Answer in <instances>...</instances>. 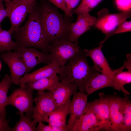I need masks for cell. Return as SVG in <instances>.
Segmentation results:
<instances>
[{
    "label": "cell",
    "mask_w": 131,
    "mask_h": 131,
    "mask_svg": "<svg viewBox=\"0 0 131 131\" xmlns=\"http://www.w3.org/2000/svg\"><path fill=\"white\" fill-rule=\"evenodd\" d=\"M37 6L49 44L69 41L70 18L64 16L47 0H40Z\"/></svg>",
    "instance_id": "2"
},
{
    "label": "cell",
    "mask_w": 131,
    "mask_h": 131,
    "mask_svg": "<svg viewBox=\"0 0 131 131\" xmlns=\"http://www.w3.org/2000/svg\"><path fill=\"white\" fill-rule=\"evenodd\" d=\"M108 99L110 118L111 131H120L123 120V113L125 97L122 98L115 92L113 95H106Z\"/></svg>",
    "instance_id": "11"
},
{
    "label": "cell",
    "mask_w": 131,
    "mask_h": 131,
    "mask_svg": "<svg viewBox=\"0 0 131 131\" xmlns=\"http://www.w3.org/2000/svg\"><path fill=\"white\" fill-rule=\"evenodd\" d=\"M125 102L123 113V120L120 131H131V102L128 95L124 94Z\"/></svg>",
    "instance_id": "26"
},
{
    "label": "cell",
    "mask_w": 131,
    "mask_h": 131,
    "mask_svg": "<svg viewBox=\"0 0 131 131\" xmlns=\"http://www.w3.org/2000/svg\"><path fill=\"white\" fill-rule=\"evenodd\" d=\"M131 16V9L119 13L107 14L97 18L94 26L106 35Z\"/></svg>",
    "instance_id": "12"
},
{
    "label": "cell",
    "mask_w": 131,
    "mask_h": 131,
    "mask_svg": "<svg viewBox=\"0 0 131 131\" xmlns=\"http://www.w3.org/2000/svg\"><path fill=\"white\" fill-rule=\"evenodd\" d=\"M33 101L35 106L31 119L36 125L39 122H44L49 115L58 108L49 91L38 92Z\"/></svg>",
    "instance_id": "5"
},
{
    "label": "cell",
    "mask_w": 131,
    "mask_h": 131,
    "mask_svg": "<svg viewBox=\"0 0 131 131\" xmlns=\"http://www.w3.org/2000/svg\"><path fill=\"white\" fill-rule=\"evenodd\" d=\"M111 87L118 91L121 89L115 82L105 74L99 73L89 81L85 88V93L88 95L102 88Z\"/></svg>",
    "instance_id": "19"
},
{
    "label": "cell",
    "mask_w": 131,
    "mask_h": 131,
    "mask_svg": "<svg viewBox=\"0 0 131 131\" xmlns=\"http://www.w3.org/2000/svg\"><path fill=\"white\" fill-rule=\"evenodd\" d=\"M83 50L79 51L65 66L60 67L58 74L60 81L66 80L76 86L79 91L85 93V88L90 80L99 73L90 66Z\"/></svg>",
    "instance_id": "3"
},
{
    "label": "cell",
    "mask_w": 131,
    "mask_h": 131,
    "mask_svg": "<svg viewBox=\"0 0 131 131\" xmlns=\"http://www.w3.org/2000/svg\"><path fill=\"white\" fill-rule=\"evenodd\" d=\"M1 62L0 61V70L1 69Z\"/></svg>",
    "instance_id": "35"
},
{
    "label": "cell",
    "mask_w": 131,
    "mask_h": 131,
    "mask_svg": "<svg viewBox=\"0 0 131 131\" xmlns=\"http://www.w3.org/2000/svg\"><path fill=\"white\" fill-rule=\"evenodd\" d=\"M53 5L62 10L65 13V16L71 18L73 14L67 10L63 0H47Z\"/></svg>",
    "instance_id": "28"
},
{
    "label": "cell",
    "mask_w": 131,
    "mask_h": 131,
    "mask_svg": "<svg viewBox=\"0 0 131 131\" xmlns=\"http://www.w3.org/2000/svg\"><path fill=\"white\" fill-rule=\"evenodd\" d=\"M99 131L96 117L87 104L81 115L74 125L72 131Z\"/></svg>",
    "instance_id": "17"
},
{
    "label": "cell",
    "mask_w": 131,
    "mask_h": 131,
    "mask_svg": "<svg viewBox=\"0 0 131 131\" xmlns=\"http://www.w3.org/2000/svg\"><path fill=\"white\" fill-rule=\"evenodd\" d=\"M131 22L126 20L120 24L113 31L106 35L105 39L100 43L104 44L110 37L114 35L131 31Z\"/></svg>",
    "instance_id": "27"
},
{
    "label": "cell",
    "mask_w": 131,
    "mask_h": 131,
    "mask_svg": "<svg viewBox=\"0 0 131 131\" xmlns=\"http://www.w3.org/2000/svg\"><path fill=\"white\" fill-rule=\"evenodd\" d=\"M35 0V1H36L37 0Z\"/></svg>",
    "instance_id": "36"
},
{
    "label": "cell",
    "mask_w": 131,
    "mask_h": 131,
    "mask_svg": "<svg viewBox=\"0 0 131 131\" xmlns=\"http://www.w3.org/2000/svg\"><path fill=\"white\" fill-rule=\"evenodd\" d=\"M78 89L76 85L66 80H63L51 92L52 98L58 107L69 103L71 97Z\"/></svg>",
    "instance_id": "15"
},
{
    "label": "cell",
    "mask_w": 131,
    "mask_h": 131,
    "mask_svg": "<svg viewBox=\"0 0 131 131\" xmlns=\"http://www.w3.org/2000/svg\"><path fill=\"white\" fill-rule=\"evenodd\" d=\"M88 95L80 91L73 94L69 104L70 116L67 124V131H72L75 122L81 115L87 104Z\"/></svg>",
    "instance_id": "13"
},
{
    "label": "cell",
    "mask_w": 131,
    "mask_h": 131,
    "mask_svg": "<svg viewBox=\"0 0 131 131\" xmlns=\"http://www.w3.org/2000/svg\"><path fill=\"white\" fill-rule=\"evenodd\" d=\"M22 59L27 68V74L38 65L52 62L49 53L40 51L33 47H18L15 50Z\"/></svg>",
    "instance_id": "9"
},
{
    "label": "cell",
    "mask_w": 131,
    "mask_h": 131,
    "mask_svg": "<svg viewBox=\"0 0 131 131\" xmlns=\"http://www.w3.org/2000/svg\"><path fill=\"white\" fill-rule=\"evenodd\" d=\"M78 42L67 41L51 45L50 53L52 62L60 67L65 66L80 50Z\"/></svg>",
    "instance_id": "8"
},
{
    "label": "cell",
    "mask_w": 131,
    "mask_h": 131,
    "mask_svg": "<svg viewBox=\"0 0 131 131\" xmlns=\"http://www.w3.org/2000/svg\"><path fill=\"white\" fill-rule=\"evenodd\" d=\"M99 96V98L88 103L87 105L96 117L99 131H111L112 123L108 99L103 93H100Z\"/></svg>",
    "instance_id": "7"
},
{
    "label": "cell",
    "mask_w": 131,
    "mask_h": 131,
    "mask_svg": "<svg viewBox=\"0 0 131 131\" xmlns=\"http://www.w3.org/2000/svg\"><path fill=\"white\" fill-rule=\"evenodd\" d=\"M3 0H0V27L2 21L4 19L7 17V14L6 8L3 4Z\"/></svg>",
    "instance_id": "33"
},
{
    "label": "cell",
    "mask_w": 131,
    "mask_h": 131,
    "mask_svg": "<svg viewBox=\"0 0 131 131\" xmlns=\"http://www.w3.org/2000/svg\"><path fill=\"white\" fill-rule=\"evenodd\" d=\"M60 68L55 63L51 62L32 73L25 74L20 80L19 85L20 87H24L29 82L58 74Z\"/></svg>",
    "instance_id": "18"
},
{
    "label": "cell",
    "mask_w": 131,
    "mask_h": 131,
    "mask_svg": "<svg viewBox=\"0 0 131 131\" xmlns=\"http://www.w3.org/2000/svg\"><path fill=\"white\" fill-rule=\"evenodd\" d=\"M103 45L100 43L97 47L83 50L87 56L90 57L92 60L95 68L100 73L105 74L115 81L114 72L110 67L102 50Z\"/></svg>",
    "instance_id": "16"
},
{
    "label": "cell",
    "mask_w": 131,
    "mask_h": 131,
    "mask_svg": "<svg viewBox=\"0 0 131 131\" xmlns=\"http://www.w3.org/2000/svg\"><path fill=\"white\" fill-rule=\"evenodd\" d=\"M69 104V103L58 107L49 115L44 122L63 131H67L66 122L70 112Z\"/></svg>",
    "instance_id": "20"
},
{
    "label": "cell",
    "mask_w": 131,
    "mask_h": 131,
    "mask_svg": "<svg viewBox=\"0 0 131 131\" xmlns=\"http://www.w3.org/2000/svg\"><path fill=\"white\" fill-rule=\"evenodd\" d=\"M60 81L59 76L55 74L48 77L30 82L26 84L24 87L29 89L33 91H44L47 90L52 91Z\"/></svg>",
    "instance_id": "21"
},
{
    "label": "cell",
    "mask_w": 131,
    "mask_h": 131,
    "mask_svg": "<svg viewBox=\"0 0 131 131\" xmlns=\"http://www.w3.org/2000/svg\"><path fill=\"white\" fill-rule=\"evenodd\" d=\"M9 120L3 119L0 115V131H11L12 128L9 125Z\"/></svg>",
    "instance_id": "32"
},
{
    "label": "cell",
    "mask_w": 131,
    "mask_h": 131,
    "mask_svg": "<svg viewBox=\"0 0 131 131\" xmlns=\"http://www.w3.org/2000/svg\"><path fill=\"white\" fill-rule=\"evenodd\" d=\"M12 38V34L9 30H4L0 27V53L17 49L18 45Z\"/></svg>",
    "instance_id": "24"
},
{
    "label": "cell",
    "mask_w": 131,
    "mask_h": 131,
    "mask_svg": "<svg viewBox=\"0 0 131 131\" xmlns=\"http://www.w3.org/2000/svg\"><path fill=\"white\" fill-rule=\"evenodd\" d=\"M63 0L67 10L72 13V11L77 6L82 0Z\"/></svg>",
    "instance_id": "31"
},
{
    "label": "cell",
    "mask_w": 131,
    "mask_h": 131,
    "mask_svg": "<svg viewBox=\"0 0 131 131\" xmlns=\"http://www.w3.org/2000/svg\"><path fill=\"white\" fill-rule=\"evenodd\" d=\"M77 15L76 22H72L70 28L69 40L73 42H78L79 37L94 25L97 20L89 13Z\"/></svg>",
    "instance_id": "14"
},
{
    "label": "cell",
    "mask_w": 131,
    "mask_h": 131,
    "mask_svg": "<svg viewBox=\"0 0 131 131\" xmlns=\"http://www.w3.org/2000/svg\"><path fill=\"white\" fill-rule=\"evenodd\" d=\"M31 90L20 87L15 89L8 96L7 105L16 107L18 111L25 113V116L31 118L33 115V92Z\"/></svg>",
    "instance_id": "6"
},
{
    "label": "cell",
    "mask_w": 131,
    "mask_h": 131,
    "mask_svg": "<svg viewBox=\"0 0 131 131\" xmlns=\"http://www.w3.org/2000/svg\"><path fill=\"white\" fill-rule=\"evenodd\" d=\"M12 83L10 75L7 74L0 82V115L4 120L6 119L7 93Z\"/></svg>",
    "instance_id": "22"
},
{
    "label": "cell",
    "mask_w": 131,
    "mask_h": 131,
    "mask_svg": "<svg viewBox=\"0 0 131 131\" xmlns=\"http://www.w3.org/2000/svg\"><path fill=\"white\" fill-rule=\"evenodd\" d=\"M36 127L37 131H63L61 129L50 125H45L42 122H39Z\"/></svg>",
    "instance_id": "29"
},
{
    "label": "cell",
    "mask_w": 131,
    "mask_h": 131,
    "mask_svg": "<svg viewBox=\"0 0 131 131\" xmlns=\"http://www.w3.org/2000/svg\"><path fill=\"white\" fill-rule=\"evenodd\" d=\"M118 8L123 11L131 9V0H115Z\"/></svg>",
    "instance_id": "30"
},
{
    "label": "cell",
    "mask_w": 131,
    "mask_h": 131,
    "mask_svg": "<svg viewBox=\"0 0 131 131\" xmlns=\"http://www.w3.org/2000/svg\"><path fill=\"white\" fill-rule=\"evenodd\" d=\"M37 3L34 0H13L5 2L7 17L9 19L11 24L9 30L12 34L20 27Z\"/></svg>",
    "instance_id": "4"
},
{
    "label": "cell",
    "mask_w": 131,
    "mask_h": 131,
    "mask_svg": "<svg viewBox=\"0 0 131 131\" xmlns=\"http://www.w3.org/2000/svg\"><path fill=\"white\" fill-rule=\"evenodd\" d=\"M37 3L29 13L27 20L12 34L18 47H33L50 53L49 43L43 25Z\"/></svg>",
    "instance_id": "1"
},
{
    "label": "cell",
    "mask_w": 131,
    "mask_h": 131,
    "mask_svg": "<svg viewBox=\"0 0 131 131\" xmlns=\"http://www.w3.org/2000/svg\"><path fill=\"white\" fill-rule=\"evenodd\" d=\"M12 0H3L5 2H7L11 1Z\"/></svg>",
    "instance_id": "34"
},
{
    "label": "cell",
    "mask_w": 131,
    "mask_h": 131,
    "mask_svg": "<svg viewBox=\"0 0 131 131\" xmlns=\"http://www.w3.org/2000/svg\"><path fill=\"white\" fill-rule=\"evenodd\" d=\"M125 68H126V65L124 63L121 67L113 70L114 77L115 82L120 87L121 91L124 94L129 95L130 93L124 88V86L131 82V69L123 71V69Z\"/></svg>",
    "instance_id": "23"
},
{
    "label": "cell",
    "mask_w": 131,
    "mask_h": 131,
    "mask_svg": "<svg viewBox=\"0 0 131 131\" xmlns=\"http://www.w3.org/2000/svg\"><path fill=\"white\" fill-rule=\"evenodd\" d=\"M1 58L8 66L10 72L12 83L19 85V81L22 76L27 74V67L18 54L16 51L3 52L0 55Z\"/></svg>",
    "instance_id": "10"
},
{
    "label": "cell",
    "mask_w": 131,
    "mask_h": 131,
    "mask_svg": "<svg viewBox=\"0 0 131 131\" xmlns=\"http://www.w3.org/2000/svg\"><path fill=\"white\" fill-rule=\"evenodd\" d=\"M17 114L20 116V119L14 127L12 131H36V125L31 118L25 116L24 113L18 111Z\"/></svg>",
    "instance_id": "25"
}]
</instances>
